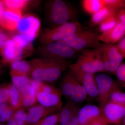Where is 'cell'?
I'll return each instance as SVG.
<instances>
[{
  "instance_id": "cell-1",
  "label": "cell",
  "mask_w": 125,
  "mask_h": 125,
  "mask_svg": "<svg viewBox=\"0 0 125 125\" xmlns=\"http://www.w3.org/2000/svg\"><path fill=\"white\" fill-rule=\"evenodd\" d=\"M29 62L30 78L50 83L58 80L70 65L67 61L40 58L32 59Z\"/></svg>"
},
{
  "instance_id": "cell-2",
  "label": "cell",
  "mask_w": 125,
  "mask_h": 125,
  "mask_svg": "<svg viewBox=\"0 0 125 125\" xmlns=\"http://www.w3.org/2000/svg\"><path fill=\"white\" fill-rule=\"evenodd\" d=\"M45 19L49 27L76 21L78 12L72 4L62 0H51L45 4Z\"/></svg>"
},
{
  "instance_id": "cell-3",
  "label": "cell",
  "mask_w": 125,
  "mask_h": 125,
  "mask_svg": "<svg viewBox=\"0 0 125 125\" xmlns=\"http://www.w3.org/2000/svg\"><path fill=\"white\" fill-rule=\"evenodd\" d=\"M83 28L77 21H72L55 27H49L40 32L38 41L40 45L63 40L67 36Z\"/></svg>"
},
{
  "instance_id": "cell-4",
  "label": "cell",
  "mask_w": 125,
  "mask_h": 125,
  "mask_svg": "<svg viewBox=\"0 0 125 125\" xmlns=\"http://www.w3.org/2000/svg\"><path fill=\"white\" fill-rule=\"evenodd\" d=\"M79 52L62 41L40 45L35 51L38 58L65 61L75 57Z\"/></svg>"
},
{
  "instance_id": "cell-5",
  "label": "cell",
  "mask_w": 125,
  "mask_h": 125,
  "mask_svg": "<svg viewBox=\"0 0 125 125\" xmlns=\"http://www.w3.org/2000/svg\"><path fill=\"white\" fill-rule=\"evenodd\" d=\"M99 34L92 30L82 29L67 36L62 41L78 52L96 48L100 43Z\"/></svg>"
},
{
  "instance_id": "cell-6",
  "label": "cell",
  "mask_w": 125,
  "mask_h": 125,
  "mask_svg": "<svg viewBox=\"0 0 125 125\" xmlns=\"http://www.w3.org/2000/svg\"><path fill=\"white\" fill-rule=\"evenodd\" d=\"M78 60L74 63L83 71L92 73L105 72L101 52L97 48L81 51Z\"/></svg>"
},
{
  "instance_id": "cell-7",
  "label": "cell",
  "mask_w": 125,
  "mask_h": 125,
  "mask_svg": "<svg viewBox=\"0 0 125 125\" xmlns=\"http://www.w3.org/2000/svg\"><path fill=\"white\" fill-rule=\"evenodd\" d=\"M97 48L101 52L105 71L115 74L123 59L116 45L100 42Z\"/></svg>"
},
{
  "instance_id": "cell-8",
  "label": "cell",
  "mask_w": 125,
  "mask_h": 125,
  "mask_svg": "<svg viewBox=\"0 0 125 125\" xmlns=\"http://www.w3.org/2000/svg\"><path fill=\"white\" fill-rule=\"evenodd\" d=\"M62 95L59 89L45 83L36 94L38 102L40 105L58 110L61 109L62 106Z\"/></svg>"
},
{
  "instance_id": "cell-9",
  "label": "cell",
  "mask_w": 125,
  "mask_h": 125,
  "mask_svg": "<svg viewBox=\"0 0 125 125\" xmlns=\"http://www.w3.org/2000/svg\"><path fill=\"white\" fill-rule=\"evenodd\" d=\"M41 22L36 15L31 14L23 15L18 23L15 31L21 34L32 42L39 34Z\"/></svg>"
},
{
  "instance_id": "cell-10",
  "label": "cell",
  "mask_w": 125,
  "mask_h": 125,
  "mask_svg": "<svg viewBox=\"0 0 125 125\" xmlns=\"http://www.w3.org/2000/svg\"><path fill=\"white\" fill-rule=\"evenodd\" d=\"M95 79L98 90L97 98L99 107L102 110L109 102L112 93L120 87L111 77L106 74H99L95 76Z\"/></svg>"
},
{
  "instance_id": "cell-11",
  "label": "cell",
  "mask_w": 125,
  "mask_h": 125,
  "mask_svg": "<svg viewBox=\"0 0 125 125\" xmlns=\"http://www.w3.org/2000/svg\"><path fill=\"white\" fill-rule=\"evenodd\" d=\"M69 67L77 81L84 88L88 96L92 98L97 97L98 90L94 74L83 71L74 64L70 65Z\"/></svg>"
},
{
  "instance_id": "cell-12",
  "label": "cell",
  "mask_w": 125,
  "mask_h": 125,
  "mask_svg": "<svg viewBox=\"0 0 125 125\" xmlns=\"http://www.w3.org/2000/svg\"><path fill=\"white\" fill-rule=\"evenodd\" d=\"M32 52L25 49L17 45L11 38L5 43L1 56L4 64L10 63L14 61L23 60L31 55Z\"/></svg>"
},
{
  "instance_id": "cell-13",
  "label": "cell",
  "mask_w": 125,
  "mask_h": 125,
  "mask_svg": "<svg viewBox=\"0 0 125 125\" xmlns=\"http://www.w3.org/2000/svg\"><path fill=\"white\" fill-rule=\"evenodd\" d=\"M102 111L108 124L120 125L125 116V104L109 101Z\"/></svg>"
},
{
  "instance_id": "cell-14",
  "label": "cell",
  "mask_w": 125,
  "mask_h": 125,
  "mask_svg": "<svg viewBox=\"0 0 125 125\" xmlns=\"http://www.w3.org/2000/svg\"><path fill=\"white\" fill-rule=\"evenodd\" d=\"M80 109L78 104L68 102L59 113L61 125H80L78 115Z\"/></svg>"
},
{
  "instance_id": "cell-15",
  "label": "cell",
  "mask_w": 125,
  "mask_h": 125,
  "mask_svg": "<svg viewBox=\"0 0 125 125\" xmlns=\"http://www.w3.org/2000/svg\"><path fill=\"white\" fill-rule=\"evenodd\" d=\"M58 111L55 108L46 107L40 105H34L28 108L27 120L28 124H34L42 118L55 114Z\"/></svg>"
},
{
  "instance_id": "cell-16",
  "label": "cell",
  "mask_w": 125,
  "mask_h": 125,
  "mask_svg": "<svg viewBox=\"0 0 125 125\" xmlns=\"http://www.w3.org/2000/svg\"><path fill=\"white\" fill-rule=\"evenodd\" d=\"M22 16L20 10L5 9L0 20V26L6 30L15 31Z\"/></svg>"
},
{
  "instance_id": "cell-17",
  "label": "cell",
  "mask_w": 125,
  "mask_h": 125,
  "mask_svg": "<svg viewBox=\"0 0 125 125\" xmlns=\"http://www.w3.org/2000/svg\"><path fill=\"white\" fill-rule=\"evenodd\" d=\"M125 30L123 24L120 20L112 29L99 34V40L104 43L114 44L125 37Z\"/></svg>"
},
{
  "instance_id": "cell-18",
  "label": "cell",
  "mask_w": 125,
  "mask_h": 125,
  "mask_svg": "<svg viewBox=\"0 0 125 125\" xmlns=\"http://www.w3.org/2000/svg\"><path fill=\"white\" fill-rule=\"evenodd\" d=\"M102 114V111L96 105H87L80 108L78 117L80 125H83Z\"/></svg>"
},
{
  "instance_id": "cell-19",
  "label": "cell",
  "mask_w": 125,
  "mask_h": 125,
  "mask_svg": "<svg viewBox=\"0 0 125 125\" xmlns=\"http://www.w3.org/2000/svg\"><path fill=\"white\" fill-rule=\"evenodd\" d=\"M77 80L70 69L65 74L61 82L60 89L62 95L69 100Z\"/></svg>"
},
{
  "instance_id": "cell-20",
  "label": "cell",
  "mask_w": 125,
  "mask_h": 125,
  "mask_svg": "<svg viewBox=\"0 0 125 125\" xmlns=\"http://www.w3.org/2000/svg\"><path fill=\"white\" fill-rule=\"evenodd\" d=\"M22 98L23 108H29L35 105L37 103L36 93L29 84L19 89Z\"/></svg>"
},
{
  "instance_id": "cell-21",
  "label": "cell",
  "mask_w": 125,
  "mask_h": 125,
  "mask_svg": "<svg viewBox=\"0 0 125 125\" xmlns=\"http://www.w3.org/2000/svg\"><path fill=\"white\" fill-rule=\"evenodd\" d=\"M118 13L109 7L105 6L99 11L92 15L89 24L91 27L98 26L106 19L114 15H117Z\"/></svg>"
},
{
  "instance_id": "cell-22",
  "label": "cell",
  "mask_w": 125,
  "mask_h": 125,
  "mask_svg": "<svg viewBox=\"0 0 125 125\" xmlns=\"http://www.w3.org/2000/svg\"><path fill=\"white\" fill-rule=\"evenodd\" d=\"M10 74L29 76L30 71L29 62L24 60L14 61L10 63Z\"/></svg>"
},
{
  "instance_id": "cell-23",
  "label": "cell",
  "mask_w": 125,
  "mask_h": 125,
  "mask_svg": "<svg viewBox=\"0 0 125 125\" xmlns=\"http://www.w3.org/2000/svg\"><path fill=\"white\" fill-rule=\"evenodd\" d=\"M10 96L8 103L15 111L23 109L22 98L19 89L16 88L12 84H10Z\"/></svg>"
},
{
  "instance_id": "cell-24",
  "label": "cell",
  "mask_w": 125,
  "mask_h": 125,
  "mask_svg": "<svg viewBox=\"0 0 125 125\" xmlns=\"http://www.w3.org/2000/svg\"><path fill=\"white\" fill-rule=\"evenodd\" d=\"M88 96L84 88L77 80L70 96L69 102L78 104L86 100Z\"/></svg>"
},
{
  "instance_id": "cell-25",
  "label": "cell",
  "mask_w": 125,
  "mask_h": 125,
  "mask_svg": "<svg viewBox=\"0 0 125 125\" xmlns=\"http://www.w3.org/2000/svg\"><path fill=\"white\" fill-rule=\"evenodd\" d=\"M82 2L84 11L92 15L105 6L104 0H83Z\"/></svg>"
},
{
  "instance_id": "cell-26",
  "label": "cell",
  "mask_w": 125,
  "mask_h": 125,
  "mask_svg": "<svg viewBox=\"0 0 125 125\" xmlns=\"http://www.w3.org/2000/svg\"><path fill=\"white\" fill-rule=\"evenodd\" d=\"M5 9L22 11L32 2L28 0H2Z\"/></svg>"
},
{
  "instance_id": "cell-27",
  "label": "cell",
  "mask_w": 125,
  "mask_h": 125,
  "mask_svg": "<svg viewBox=\"0 0 125 125\" xmlns=\"http://www.w3.org/2000/svg\"><path fill=\"white\" fill-rule=\"evenodd\" d=\"M117 15L109 16L103 21L98 26V31L103 33L113 28L119 21Z\"/></svg>"
},
{
  "instance_id": "cell-28",
  "label": "cell",
  "mask_w": 125,
  "mask_h": 125,
  "mask_svg": "<svg viewBox=\"0 0 125 125\" xmlns=\"http://www.w3.org/2000/svg\"><path fill=\"white\" fill-rule=\"evenodd\" d=\"M15 112L8 103L0 105V122H8Z\"/></svg>"
},
{
  "instance_id": "cell-29",
  "label": "cell",
  "mask_w": 125,
  "mask_h": 125,
  "mask_svg": "<svg viewBox=\"0 0 125 125\" xmlns=\"http://www.w3.org/2000/svg\"><path fill=\"white\" fill-rule=\"evenodd\" d=\"M12 84L18 88L20 89L23 86L29 84L31 79L27 75H17L10 74Z\"/></svg>"
},
{
  "instance_id": "cell-30",
  "label": "cell",
  "mask_w": 125,
  "mask_h": 125,
  "mask_svg": "<svg viewBox=\"0 0 125 125\" xmlns=\"http://www.w3.org/2000/svg\"><path fill=\"white\" fill-rule=\"evenodd\" d=\"M104 1L105 6L109 7L117 13L125 10V0H104Z\"/></svg>"
},
{
  "instance_id": "cell-31",
  "label": "cell",
  "mask_w": 125,
  "mask_h": 125,
  "mask_svg": "<svg viewBox=\"0 0 125 125\" xmlns=\"http://www.w3.org/2000/svg\"><path fill=\"white\" fill-rule=\"evenodd\" d=\"M60 115L55 113L46 117L42 118L38 122L30 125H54L59 122Z\"/></svg>"
},
{
  "instance_id": "cell-32",
  "label": "cell",
  "mask_w": 125,
  "mask_h": 125,
  "mask_svg": "<svg viewBox=\"0 0 125 125\" xmlns=\"http://www.w3.org/2000/svg\"><path fill=\"white\" fill-rule=\"evenodd\" d=\"M109 101L125 104V92L122 91L120 87L116 89L111 94Z\"/></svg>"
},
{
  "instance_id": "cell-33",
  "label": "cell",
  "mask_w": 125,
  "mask_h": 125,
  "mask_svg": "<svg viewBox=\"0 0 125 125\" xmlns=\"http://www.w3.org/2000/svg\"><path fill=\"white\" fill-rule=\"evenodd\" d=\"M10 96V84L0 86V105L9 103Z\"/></svg>"
},
{
  "instance_id": "cell-34",
  "label": "cell",
  "mask_w": 125,
  "mask_h": 125,
  "mask_svg": "<svg viewBox=\"0 0 125 125\" xmlns=\"http://www.w3.org/2000/svg\"><path fill=\"white\" fill-rule=\"evenodd\" d=\"M15 118L18 125H27V113L23 109H19L14 112L13 115Z\"/></svg>"
},
{
  "instance_id": "cell-35",
  "label": "cell",
  "mask_w": 125,
  "mask_h": 125,
  "mask_svg": "<svg viewBox=\"0 0 125 125\" xmlns=\"http://www.w3.org/2000/svg\"><path fill=\"white\" fill-rule=\"evenodd\" d=\"M115 74L120 85L125 88V63H122L120 65Z\"/></svg>"
},
{
  "instance_id": "cell-36",
  "label": "cell",
  "mask_w": 125,
  "mask_h": 125,
  "mask_svg": "<svg viewBox=\"0 0 125 125\" xmlns=\"http://www.w3.org/2000/svg\"><path fill=\"white\" fill-rule=\"evenodd\" d=\"M11 38L5 31V30L0 27V55H1L3 52L5 43L9 39Z\"/></svg>"
},
{
  "instance_id": "cell-37",
  "label": "cell",
  "mask_w": 125,
  "mask_h": 125,
  "mask_svg": "<svg viewBox=\"0 0 125 125\" xmlns=\"http://www.w3.org/2000/svg\"><path fill=\"white\" fill-rule=\"evenodd\" d=\"M108 123L102 114L83 125H108Z\"/></svg>"
},
{
  "instance_id": "cell-38",
  "label": "cell",
  "mask_w": 125,
  "mask_h": 125,
  "mask_svg": "<svg viewBox=\"0 0 125 125\" xmlns=\"http://www.w3.org/2000/svg\"><path fill=\"white\" fill-rule=\"evenodd\" d=\"M43 83H44L31 79L29 84L32 87L36 94L38 92L40 91Z\"/></svg>"
},
{
  "instance_id": "cell-39",
  "label": "cell",
  "mask_w": 125,
  "mask_h": 125,
  "mask_svg": "<svg viewBox=\"0 0 125 125\" xmlns=\"http://www.w3.org/2000/svg\"><path fill=\"white\" fill-rule=\"evenodd\" d=\"M116 45L123 58H125V37L122 39Z\"/></svg>"
},
{
  "instance_id": "cell-40",
  "label": "cell",
  "mask_w": 125,
  "mask_h": 125,
  "mask_svg": "<svg viewBox=\"0 0 125 125\" xmlns=\"http://www.w3.org/2000/svg\"><path fill=\"white\" fill-rule=\"evenodd\" d=\"M117 16L119 20L123 24L125 30V10H122L119 11Z\"/></svg>"
},
{
  "instance_id": "cell-41",
  "label": "cell",
  "mask_w": 125,
  "mask_h": 125,
  "mask_svg": "<svg viewBox=\"0 0 125 125\" xmlns=\"http://www.w3.org/2000/svg\"><path fill=\"white\" fill-rule=\"evenodd\" d=\"M5 9V6L2 1L0 0V20Z\"/></svg>"
},
{
  "instance_id": "cell-42",
  "label": "cell",
  "mask_w": 125,
  "mask_h": 125,
  "mask_svg": "<svg viewBox=\"0 0 125 125\" xmlns=\"http://www.w3.org/2000/svg\"><path fill=\"white\" fill-rule=\"evenodd\" d=\"M7 125H18L15 118L12 115L10 119L8 121Z\"/></svg>"
},
{
  "instance_id": "cell-43",
  "label": "cell",
  "mask_w": 125,
  "mask_h": 125,
  "mask_svg": "<svg viewBox=\"0 0 125 125\" xmlns=\"http://www.w3.org/2000/svg\"><path fill=\"white\" fill-rule=\"evenodd\" d=\"M3 64H4L3 62H1L0 61V73H1L2 71V68H3Z\"/></svg>"
},
{
  "instance_id": "cell-44",
  "label": "cell",
  "mask_w": 125,
  "mask_h": 125,
  "mask_svg": "<svg viewBox=\"0 0 125 125\" xmlns=\"http://www.w3.org/2000/svg\"><path fill=\"white\" fill-rule=\"evenodd\" d=\"M122 123L123 124V125H125V116L123 118V120L122 121Z\"/></svg>"
},
{
  "instance_id": "cell-45",
  "label": "cell",
  "mask_w": 125,
  "mask_h": 125,
  "mask_svg": "<svg viewBox=\"0 0 125 125\" xmlns=\"http://www.w3.org/2000/svg\"><path fill=\"white\" fill-rule=\"evenodd\" d=\"M57 125V124H56V125Z\"/></svg>"
},
{
  "instance_id": "cell-46",
  "label": "cell",
  "mask_w": 125,
  "mask_h": 125,
  "mask_svg": "<svg viewBox=\"0 0 125 125\" xmlns=\"http://www.w3.org/2000/svg\"><path fill=\"white\" fill-rule=\"evenodd\" d=\"M0 125H1V124H0Z\"/></svg>"
},
{
  "instance_id": "cell-47",
  "label": "cell",
  "mask_w": 125,
  "mask_h": 125,
  "mask_svg": "<svg viewBox=\"0 0 125 125\" xmlns=\"http://www.w3.org/2000/svg\"></svg>"
}]
</instances>
